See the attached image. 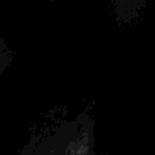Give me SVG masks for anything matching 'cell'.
Returning a JSON list of instances; mask_svg holds the SVG:
<instances>
[{"label":"cell","instance_id":"7a4b0ae2","mask_svg":"<svg viewBox=\"0 0 155 155\" xmlns=\"http://www.w3.org/2000/svg\"><path fill=\"white\" fill-rule=\"evenodd\" d=\"M110 2L116 23L122 25L138 18L145 0H110Z\"/></svg>","mask_w":155,"mask_h":155},{"label":"cell","instance_id":"3957f363","mask_svg":"<svg viewBox=\"0 0 155 155\" xmlns=\"http://www.w3.org/2000/svg\"><path fill=\"white\" fill-rule=\"evenodd\" d=\"M12 61H13L12 50L8 47V45L6 44L4 38L0 35V76L11 65Z\"/></svg>","mask_w":155,"mask_h":155},{"label":"cell","instance_id":"277c9868","mask_svg":"<svg viewBox=\"0 0 155 155\" xmlns=\"http://www.w3.org/2000/svg\"><path fill=\"white\" fill-rule=\"evenodd\" d=\"M51 1H54V0H51ZM81 1H86V0H81Z\"/></svg>","mask_w":155,"mask_h":155},{"label":"cell","instance_id":"6da1fadb","mask_svg":"<svg viewBox=\"0 0 155 155\" xmlns=\"http://www.w3.org/2000/svg\"><path fill=\"white\" fill-rule=\"evenodd\" d=\"M96 121L88 109L70 115L54 107L33 121L18 155H97Z\"/></svg>","mask_w":155,"mask_h":155}]
</instances>
